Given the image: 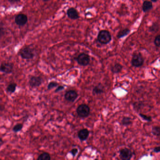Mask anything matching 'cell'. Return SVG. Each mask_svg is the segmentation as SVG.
<instances>
[{
	"instance_id": "cell-28",
	"label": "cell",
	"mask_w": 160,
	"mask_h": 160,
	"mask_svg": "<svg viewBox=\"0 0 160 160\" xmlns=\"http://www.w3.org/2000/svg\"><path fill=\"white\" fill-rule=\"evenodd\" d=\"M10 1L12 2V3H16V2L19 1L20 0H10Z\"/></svg>"
},
{
	"instance_id": "cell-15",
	"label": "cell",
	"mask_w": 160,
	"mask_h": 160,
	"mask_svg": "<svg viewBox=\"0 0 160 160\" xmlns=\"http://www.w3.org/2000/svg\"><path fill=\"white\" fill-rule=\"evenodd\" d=\"M153 7V5L151 2L146 1H144L143 4V10L144 12H147L150 11Z\"/></svg>"
},
{
	"instance_id": "cell-16",
	"label": "cell",
	"mask_w": 160,
	"mask_h": 160,
	"mask_svg": "<svg viewBox=\"0 0 160 160\" xmlns=\"http://www.w3.org/2000/svg\"><path fill=\"white\" fill-rule=\"evenodd\" d=\"M122 65L119 64H117L112 66L111 70L114 73H118L122 71Z\"/></svg>"
},
{
	"instance_id": "cell-26",
	"label": "cell",
	"mask_w": 160,
	"mask_h": 160,
	"mask_svg": "<svg viewBox=\"0 0 160 160\" xmlns=\"http://www.w3.org/2000/svg\"><path fill=\"white\" fill-rule=\"evenodd\" d=\"M64 89V87L62 86H59L57 87V88L55 90V93H58V92H60V91H62Z\"/></svg>"
},
{
	"instance_id": "cell-3",
	"label": "cell",
	"mask_w": 160,
	"mask_h": 160,
	"mask_svg": "<svg viewBox=\"0 0 160 160\" xmlns=\"http://www.w3.org/2000/svg\"><path fill=\"white\" fill-rule=\"evenodd\" d=\"M78 64L81 66H86L89 64L90 61L89 55L85 53H81L76 58Z\"/></svg>"
},
{
	"instance_id": "cell-8",
	"label": "cell",
	"mask_w": 160,
	"mask_h": 160,
	"mask_svg": "<svg viewBox=\"0 0 160 160\" xmlns=\"http://www.w3.org/2000/svg\"><path fill=\"white\" fill-rule=\"evenodd\" d=\"M144 63V59L142 55L139 54H137L133 55L132 58V65L134 67H139L142 66Z\"/></svg>"
},
{
	"instance_id": "cell-25",
	"label": "cell",
	"mask_w": 160,
	"mask_h": 160,
	"mask_svg": "<svg viewBox=\"0 0 160 160\" xmlns=\"http://www.w3.org/2000/svg\"><path fill=\"white\" fill-rule=\"evenodd\" d=\"M154 43L155 45L160 47V35L157 36L155 38V40H154Z\"/></svg>"
},
{
	"instance_id": "cell-6",
	"label": "cell",
	"mask_w": 160,
	"mask_h": 160,
	"mask_svg": "<svg viewBox=\"0 0 160 160\" xmlns=\"http://www.w3.org/2000/svg\"><path fill=\"white\" fill-rule=\"evenodd\" d=\"M42 83V79L40 76H32L30 79L29 84L32 88L39 87Z\"/></svg>"
},
{
	"instance_id": "cell-7",
	"label": "cell",
	"mask_w": 160,
	"mask_h": 160,
	"mask_svg": "<svg viewBox=\"0 0 160 160\" xmlns=\"http://www.w3.org/2000/svg\"><path fill=\"white\" fill-rule=\"evenodd\" d=\"M119 153V156L122 160H130L132 156V153L128 148H122Z\"/></svg>"
},
{
	"instance_id": "cell-29",
	"label": "cell",
	"mask_w": 160,
	"mask_h": 160,
	"mask_svg": "<svg viewBox=\"0 0 160 160\" xmlns=\"http://www.w3.org/2000/svg\"><path fill=\"white\" fill-rule=\"evenodd\" d=\"M3 143H4V141H3L2 139H1V140H0V145H1V146H2V145H3Z\"/></svg>"
},
{
	"instance_id": "cell-4",
	"label": "cell",
	"mask_w": 160,
	"mask_h": 160,
	"mask_svg": "<svg viewBox=\"0 0 160 160\" xmlns=\"http://www.w3.org/2000/svg\"><path fill=\"white\" fill-rule=\"evenodd\" d=\"M19 55L23 59L26 60L33 59L34 57L33 50L29 47L23 48L19 52Z\"/></svg>"
},
{
	"instance_id": "cell-13",
	"label": "cell",
	"mask_w": 160,
	"mask_h": 160,
	"mask_svg": "<svg viewBox=\"0 0 160 160\" xmlns=\"http://www.w3.org/2000/svg\"><path fill=\"white\" fill-rule=\"evenodd\" d=\"M93 94L94 96L95 95H99L103 93L104 87L102 84H99L93 87Z\"/></svg>"
},
{
	"instance_id": "cell-14",
	"label": "cell",
	"mask_w": 160,
	"mask_h": 160,
	"mask_svg": "<svg viewBox=\"0 0 160 160\" xmlns=\"http://www.w3.org/2000/svg\"><path fill=\"white\" fill-rule=\"evenodd\" d=\"M17 85L16 83H11L6 88V92L8 93H13L15 92L17 88Z\"/></svg>"
},
{
	"instance_id": "cell-21",
	"label": "cell",
	"mask_w": 160,
	"mask_h": 160,
	"mask_svg": "<svg viewBox=\"0 0 160 160\" xmlns=\"http://www.w3.org/2000/svg\"><path fill=\"white\" fill-rule=\"evenodd\" d=\"M130 33V30L129 29H125L122 30L121 32H120L118 35V38H121L122 37L125 36L128 34Z\"/></svg>"
},
{
	"instance_id": "cell-2",
	"label": "cell",
	"mask_w": 160,
	"mask_h": 160,
	"mask_svg": "<svg viewBox=\"0 0 160 160\" xmlns=\"http://www.w3.org/2000/svg\"><path fill=\"white\" fill-rule=\"evenodd\" d=\"M98 40L103 44L108 43L111 40V36L110 32L106 30H102L100 32L98 35Z\"/></svg>"
},
{
	"instance_id": "cell-12",
	"label": "cell",
	"mask_w": 160,
	"mask_h": 160,
	"mask_svg": "<svg viewBox=\"0 0 160 160\" xmlns=\"http://www.w3.org/2000/svg\"><path fill=\"white\" fill-rule=\"evenodd\" d=\"M67 15L72 19H76L79 18L78 11L74 8H71L68 10Z\"/></svg>"
},
{
	"instance_id": "cell-5",
	"label": "cell",
	"mask_w": 160,
	"mask_h": 160,
	"mask_svg": "<svg viewBox=\"0 0 160 160\" xmlns=\"http://www.w3.org/2000/svg\"><path fill=\"white\" fill-rule=\"evenodd\" d=\"M79 97L77 92L73 90L67 91L64 94V98L67 101L70 103H74Z\"/></svg>"
},
{
	"instance_id": "cell-18",
	"label": "cell",
	"mask_w": 160,
	"mask_h": 160,
	"mask_svg": "<svg viewBox=\"0 0 160 160\" xmlns=\"http://www.w3.org/2000/svg\"><path fill=\"white\" fill-rule=\"evenodd\" d=\"M132 124V119L129 117H124L122 120V124L125 126H128Z\"/></svg>"
},
{
	"instance_id": "cell-31",
	"label": "cell",
	"mask_w": 160,
	"mask_h": 160,
	"mask_svg": "<svg viewBox=\"0 0 160 160\" xmlns=\"http://www.w3.org/2000/svg\"><path fill=\"white\" fill-rule=\"evenodd\" d=\"M44 1H50V0H43Z\"/></svg>"
},
{
	"instance_id": "cell-1",
	"label": "cell",
	"mask_w": 160,
	"mask_h": 160,
	"mask_svg": "<svg viewBox=\"0 0 160 160\" xmlns=\"http://www.w3.org/2000/svg\"><path fill=\"white\" fill-rule=\"evenodd\" d=\"M76 113L79 118H87L90 113V108L88 105L82 104L78 106L76 108Z\"/></svg>"
},
{
	"instance_id": "cell-17",
	"label": "cell",
	"mask_w": 160,
	"mask_h": 160,
	"mask_svg": "<svg viewBox=\"0 0 160 160\" xmlns=\"http://www.w3.org/2000/svg\"><path fill=\"white\" fill-rule=\"evenodd\" d=\"M51 159L50 155L47 152H44L38 156V160H50Z\"/></svg>"
},
{
	"instance_id": "cell-24",
	"label": "cell",
	"mask_w": 160,
	"mask_h": 160,
	"mask_svg": "<svg viewBox=\"0 0 160 160\" xmlns=\"http://www.w3.org/2000/svg\"><path fill=\"white\" fill-rule=\"evenodd\" d=\"M78 152H79V150H78V148H72V149L70 151L69 153H71V154L73 156V157H74L76 156V154H77L78 153Z\"/></svg>"
},
{
	"instance_id": "cell-9",
	"label": "cell",
	"mask_w": 160,
	"mask_h": 160,
	"mask_svg": "<svg viewBox=\"0 0 160 160\" xmlns=\"http://www.w3.org/2000/svg\"><path fill=\"white\" fill-rule=\"evenodd\" d=\"M13 64L10 62H3L1 65V72L5 74H10L13 72Z\"/></svg>"
},
{
	"instance_id": "cell-10",
	"label": "cell",
	"mask_w": 160,
	"mask_h": 160,
	"mask_svg": "<svg viewBox=\"0 0 160 160\" xmlns=\"http://www.w3.org/2000/svg\"><path fill=\"white\" fill-rule=\"evenodd\" d=\"M28 21L27 16L23 14L18 15L16 17L15 21L17 25L19 26H24L26 24Z\"/></svg>"
},
{
	"instance_id": "cell-23",
	"label": "cell",
	"mask_w": 160,
	"mask_h": 160,
	"mask_svg": "<svg viewBox=\"0 0 160 160\" xmlns=\"http://www.w3.org/2000/svg\"><path fill=\"white\" fill-rule=\"evenodd\" d=\"M139 115L143 119L145 120V121H151L152 120V118H151V117H149V116H147L146 115L142 114H139Z\"/></svg>"
},
{
	"instance_id": "cell-20",
	"label": "cell",
	"mask_w": 160,
	"mask_h": 160,
	"mask_svg": "<svg viewBox=\"0 0 160 160\" xmlns=\"http://www.w3.org/2000/svg\"><path fill=\"white\" fill-rule=\"evenodd\" d=\"M23 127V125L22 124H17L13 127V129H12V131H13V132H14L15 133H17L18 132L21 131Z\"/></svg>"
},
{
	"instance_id": "cell-30",
	"label": "cell",
	"mask_w": 160,
	"mask_h": 160,
	"mask_svg": "<svg viewBox=\"0 0 160 160\" xmlns=\"http://www.w3.org/2000/svg\"><path fill=\"white\" fill-rule=\"evenodd\" d=\"M152 1H153V2H156V1H158V0H151Z\"/></svg>"
},
{
	"instance_id": "cell-11",
	"label": "cell",
	"mask_w": 160,
	"mask_h": 160,
	"mask_svg": "<svg viewBox=\"0 0 160 160\" xmlns=\"http://www.w3.org/2000/svg\"><path fill=\"white\" fill-rule=\"evenodd\" d=\"M90 132L87 129L84 128L79 131L78 137L80 141H84L86 140L89 136Z\"/></svg>"
},
{
	"instance_id": "cell-19",
	"label": "cell",
	"mask_w": 160,
	"mask_h": 160,
	"mask_svg": "<svg viewBox=\"0 0 160 160\" xmlns=\"http://www.w3.org/2000/svg\"><path fill=\"white\" fill-rule=\"evenodd\" d=\"M152 133L156 136H160V127L159 126H154L152 128Z\"/></svg>"
},
{
	"instance_id": "cell-22",
	"label": "cell",
	"mask_w": 160,
	"mask_h": 160,
	"mask_svg": "<svg viewBox=\"0 0 160 160\" xmlns=\"http://www.w3.org/2000/svg\"><path fill=\"white\" fill-rule=\"evenodd\" d=\"M58 85V84L56 82H50L47 85V89L51 90L52 89L54 88L55 87H57Z\"/></svg>"
},
{
	"instance_id": "cell-27",
	"label": "cell",
	"mask_w": 160,
	"mask_h": 160,
	"mask_svg": "<svg viewBox=\"0 0 160 160\" xmlns=\"http://www.w3.org/2000/svg\"><path fill=\"white\" fill-rule=\"evenodd\" d=\"M154 151L155 153H159L160 152V147H155L154 149Z\"/></svg>"
}]
</instances>
